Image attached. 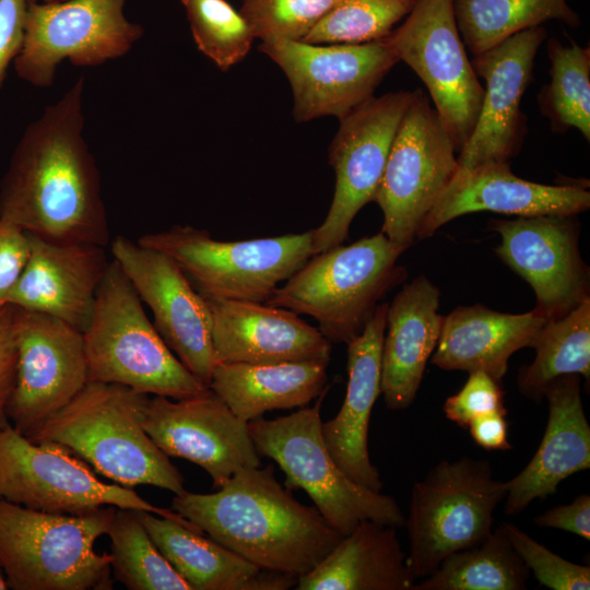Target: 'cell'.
<instances>
[{
  "label": "cell",
  "instance_id": "cell-42",
  "mask_svg": "<svg viewBox=\"0 0 590 590\" xmlns=\"http://www.w3.org/2000/svg\"><path fill=\"white\" fill-rule=\"evenodd\" d=\"M17 350L14 334V307L0 309V426L9 422L7 409L15 384Z\"/></svg>",
  "mask_w": 590,
  "mask_h": 590
},
{
  "label": "cell",
  "instance_id": "cell-43",
  "mask_svg": "<svg viewBox=\"0 0 590 590\" xmlns=\"http://www.w3.org/2000/svg\"><path fill=\"white\" fill-rule=\"evenodd\" d=\"M27 2L28 0H0V84L9 63L22 49Z\"/></svg>",
  "mask_w": 590,
  "mask_h": 590
},
{
  "label": "cell",
  "instance_id": "cell-26",
  "mask_svg": "<svg viewBox=\"0 0 590 590\" xmlns=\"http://www.w3.org/2000/svg\"><path fill=\"white\" fill-rule=\"evenodd\" d=\"M440 291L424 275L405 284L388 305L381 350L380 390L392 411L409 408L437 345Z\"/></svg>",
  "mask_w": 590,
  "mask_h": 590
},
{
  "label": "cell",
  "instance_id": "cell-1",
  "mask_svg": "<svg viewBox=\"0 0 590 590\" xmlns=\"http://www.w3.org/2000/svg\"><path fill=\"white\" fill-rule=\"evenodd\" d=\"M84 79L24 132L0 188V217L55 243L106 247L101 175L83 138Z\"/></svg>",
  "mask_w": 590,
  "mask_h": 590
},
{
  "label": "cell",
  "instance_id": "cell-22",
  "mask_svg": "<svg viewBox=\"0 0 590 590\" xmlns=\"http://www.w3.org/2000/svg\"><path fill=\"white\" fill-rule=\"evenodd\" d=\"M589 206L586 186L538 184L516 176L508 162L486 163L457 170L416 238H428L451 220L479 211L516 216L578 215Z\"/></svg>",
  "mask_w": 590,
  "mask_h": 590
},
{
  "label": "cell",
  "instance_id": "cell-8",
  "mask_svg": "<svg viewBox=\"0 0 590 590\" xmlns=\"http://www.w3.org/2000/svg\"><path fill=\"white\" fill-rule=\"evenodd\" d=\"M507 483L488 460H442L413 484L404 527L408 565L415 580L432 575L450 554L482 542L493 531L494 511Z\"/></svg>",
  "mask_w": 590,
  "mask_h": 590
},
{
  "label": "cell",
  "instance_id": "cell-23",
  "mask_svg": "<svg viewBox=\"0 0 590 590\" xmlns=\"http://www.w3.org/2000/svg\"><path fill=\"white\" fill-rule=\"evenodd\" d=\"M28 236L31 253L9 304L52 316L83 332L110 262L105 247Z\"/></svg>",
  "mask_w": 590,
  "mask_h": 590
},
{
  "label": "cell",
  "instance_id": "cell-15",
  "mask_svg": "<svg viewBox=\"0 0 590 590\" xmlns=\"http://www.w3.org/2000/svg\"><path fill=\"white\" fill-rule=\"evenodd\" d=\"M414 92L370 97L340 120L329 146L335 173L333 199L323 222L311 229L314 255L342 245L359 210L374 201L399 125Z\"/></svg>",
  "mask_w": 590,
  "mask_h": 590
},
{
  "label": "cell",
  "instance_id": "cell-17",
  "mask_svg": "<svg viewBox=\"0 0 590 590\" xmlns=\"http://www.w3.org/2000/svg\"><path fill=\"white\" fill-rule=\"evenodd\" d=\"M577 215L491 219L500 236L495 252L533 290V312L555 320L590 298V272L579 251Z\"/></svg>",
  "mask_w": 590,
  "mask_h": 590
},
{
  "label": "cell",
  "instance_id": "cell-20",
  "mask_svg": "<svg viewBox=\"0 0 590 590\" xmlns=\"http://www.w3.org/2000/svg\"><path fill=\"white\" fill-rule=\"evenodd\" d=\"M545 38L542 26L532 27L473 57L472 67L485 87L474 129L457 156L459 170L508 162L517 154L524 133L520 103Z\"/></svg>",
  "mask_w": 590,
  "mask_h": 590
},
{
  "label": "cell",
  "instance_id": "cell-16",
  "mask_svg": "<svg viewBox=\"0 0 590 590\" xmlns=\"http://www.w3.org/2000/svg\"><path fill=\"white\" fill-rule=\"evenodd\" d=\"M14 307L16 376L7 415L27 436L87 384L83 333L52 316Z\"/></svg>",
  "mask_w": 590,
  "mask_h": 590
},
{
  "label": "cell",
  "instance_id": "cell-28",
  "mask_svg": "<svg viewBox=\"0 0 590 590\" xmlns=\"http://www.w3.org/2000/svg\"><path fill=\"white\" fill-rule=\"evenodd\" d=\"M544 322L533 311L505 314L481 304L460 306L442 318L430 362L445 370H483L500 381L511 355L530 347Z\"/></svg>",
  "mask_w": 590,
  "mask_h": 590
},
{
  "label": "cell",
  "instance_id": "cell-9",
  "mask_svg": "<svg viewBox=\"0 0 590 590\" xmlns=\"http://www.w3.org/2000/svg\"><path fill=\"white\" fill-rule=\"evenodd\" d=\"M138 243L170 257L205 298L267 303L312 255L311 231L223 241L208 231L175 225Z\"/></svg>",
  "mask_w": 590,
  "mask_h": 590
},
{
  "label": "cell",
  "instance_id": "cell-34",
  "mask_svg": "<svg viewBox=\"0 0 590 590\" xmlns=\"http://www.w3.org/2000/svg\"><path fill=\"white\" fill-rule=\"evenodd\" d=\"M110 539L114 579L130 590H191L157 548L134 509L117 508Z\"/></svg>",
  "mask_w": 590,
  "mask_h": 590
},
{
  "label": "cell",
  "instance_id": "cell-35",
  "mask_svg": "<svg viewBox=\"0 0 590 590\" xmlns=\"http://www.w3.org/2000/svg\"><path fill=\"white\" fill-rule=\"evenodd\" d=\"M550 82L539 96L555 131L577 129L590 141V48L547 42Z\"/></svg>",
  "mask_w": 590,
  "mask_h": 590
},
{
  "label": "cell",
  "instance_id": "cell-13",
  "mask_svg": "<svg viewBox=\"0 0 590 590\" xmlns=\"http://www.w3.org/2000/svg\"><path fill=\"white\" fill-rule=\"evenodd\" d=\"M125 0H28L22 49L14 59L20 78L45 87L57 66H98L128 52L143 28L123 15Z\"/></svg>",
  "mask_w": 590,
  "mask_h": 590
},
{
  "label": "cell",
  "instance_id": "cell-44",
  "mask_svg": "<svg viewBox=\"0 0 590 590\" xmlns=\"http://www.w3.org/2000/svg\"><path fill=\"white\" fill-rule=\"evenodd\" d=\"M533 521L538 527L560 529L590 541V495L581 494L570 504L551 508Z\"/></svg>",
  "mask_w": 590,
  "mask_h": 590
},
{
  "label": "cell",
  "instance_id": "cell-39",
  "mask_svg": "<svg viewBox=\"0 0 590 590\" xmlns=\"http://www.w3.org/2000/svg\"><path fill=\"white\" fill-rule=\"evenodd\" d=\"M511 546L541 586L552 590H589V566L553 553L511 522L500 524Z\"/></svg>",
  "mask_w": 590,
  "mask_h": 590
},
{
  "label": "cell",
  "instance_id": "cell-33",
  "mask_svg": "<svg viewBox=\"0 0 590 590\" xmlns=\"http://www.w3.org/2000/svg\"><path fill=\"white\" fill-rule=\"evenodd\" d=\"M453 7L462 42L473 56L551 20L580 24L567 0H453Z\"/></svg>",
  "mask_w": 590,
  "mask_h": 590
},
{
  "label": "cell",
  "instance_id": "cell-45",
  "mask_svg": "<svg viewBox=\"0 0 590 590\" xmlns=\"http://www.w3.org/2000/svg\"><path fill=\"white\" fill-rule=\"evenodd\" d=\"M505 413L493 412L474 417L468 429L480 447L486 450H507L511 448L508 441V422Z\"/></svg>",
  "mask_w": 590,
  "mask_h": 590
},
{
  "label": "cell",
  "instance_id": "cell-6",
  "mask_svg": "<svg viewBox=\"0 0 590 590\" xmlns=\"http://www.w3.org/2000/svg\"><path fill=\"white\" fill-rule=\"evenodd\" d=\"M82 333L88 381L118 384L170 399L198 396L209 389L164 342L114 259Z\"/></svg>",
  "mask_w": 590,
  "mask_h": 590
},
{
  "label": "cell",
  "instance_id": "cell-7",
  "mask_svg": "<svg viewBox=\"0 0 590 590\" xmlns=\"http://www.w3.org/2000/svg\"><path fill=\"white\" fill-rule=\"evenodd\" d=\"M328 389L312 406L273 420L248 422L258 453L276 462L285 475V487L306 492L340 534H349L364 520L404 527L405 516L393 497L353 482L329 453L321 429V406Z\"/></svg>",
  "mask_w": 590,
  "mask_h": 590
},
{
  "label": "cell",
  "instance_id": "cell-46",
  "mask_svg": "<svg viewBox=\"0 0 590 590\" xmlns=\"http://www.w3.org/2000/svg\"><path fill=\"white\" fill-rule=\"evenodd\" d=\"M9 588L3 570L0 566V590H7Z\"/></svg>",
  "mask_w": 590,
  "mask_h": 590
},
{
  "label": "cell",
  "instance_id": "cell-25",
  "mask_svg": "<svg viewBox=\"0 0 590 590\" xmlns=\"http://www.w3.org/2000/svg\"><path fill=\"white\" fill-rule=\"evenodd\" d=\"M548 417L541 444L529 463L506 481L504 512L517 515L533 500L556 493L568 476L590 468V426L579 375H565L545 390Z\"/></svg>",
  "mask_w": 590,
  "mask_h": 590
},
{
  "label": "cell",
  "instance_id": "cell-2",
  "mask_svg": "<svg viewBox=\"0 0 590 590\" xmlns=\"http://www.w3.org/2000/svg\"><path fill=\"white\" fill-rule=\"evenodd\" d=\"M170 509L259 568L296 577L343 536L278 482L272 464L240 469L215 493L175 495Z\"/></svg>",
  "mask_w": 590,
  "mask_h": 590
},
{
  "label": "cell",
  "instance_id": "cell-10",
  "mask_svg": "<svg viewBox=\"0 0 590 590\" xmlns=\"http://www.w3.org/2000/svg\"><path fill=\"white\" fill-rule=\"evenodd\" d=\"M0 499L54 514H85L104 506L144 510L202 532L173 509L152 505L132 488L101 481L66 447L34 442L9 422L0 426Z\"/></svg>",
  "mask_w": 590,
  "mask_h": 590
},
{
  "label": "cell",
  "instance_id": "cell-41",
  "mask_svg": "<svg viewBox=\"0 0 590 590\" xmlns=\"http://www.w3.org/2000/svg\"><path fill=\"white\" fill-rule=\"evenodd\" d=\"M31 239L15 224L0 217V309L9 297L27 263Z\"/></svg>",
  "mask_w": 590,
  "mask_h": 590
},
{
  "label": "cell",
  "instance_id": "cell-21",
  "mask_svg": "<svg viewBox=\"0 0 590 590\" xmlns=\"http://www.w3.org/2000/svg\"><path fill=\"white\" fill-rule=\"evenodd\" d=\"M205 302L216 363L330 362L332 343L286 308L247 300Z\"/></svg>",
  "mask_w": 590,
  "mask_h": 590
},
{
  "label": "cell",
  "instance_id": "cell-18",
  "mask_svg": "<svg viewBox=\"0 0 590 590\" xmlns=\"http://www.w3.org/2000/svg\"><path fill=\"white\" fill-rule=\"evenodd\" d=\"M120 266L153 324L184 366L209 387L216 358L205 298L166 253L117 235L110 243Z\"/></svg>",
  "mask_w": 590,
  "mask_h": 590
},
{
  "label": "cell",
  "instance_id": "cell-5",
  "mask_svg": "<svg viewBox=\"0 0 590 590\" xmlns=\"http://www.w3.org/2000/svg\"><path fill=\"white\" fill-rule=\"evenodd\" d=\"M404 252L381 232L312 255L267 304L314 318L331 343L362 333L380 300L406 278Z\"/></svg>",
  "mask_w": 590,
  "mask_h": 590
},
{
  "label": "cell",
  "instance_id": "cell-11",
  "mask_svg": "<svg viewBox=\"0 0 590 590\" xmlns=\"http://www.w3.org/2000/svg\"><path fill=\"white\" fill-rule=\"evenodd\" d=\"M455 143L427 96L413 98L392 141L374 201L382 211L381 233L406 250L426 215L458 170Z\"/></svg>",
  "mask_w": 590,
  "mask_h": 590
},
{
  "label": "cell",
  "instance_id": "cell-47",
  "mask_svg": "<svg viewBox=\"0 0 590 590\" xmlns=\"http://www.w3.org/2000/svg\"><path fill=\"white\" fill-rule=\"evenodd\" d=\"M33 1H36V2H43V3H52V2H62V1H67V0H33Z\"/></svg>",
  "mask_w": 590,
  "mask_h": 590
},
{
  "label": "cell",
  "instance_id": "cell-38",
  "mask_svg": "<svg viewBox=\"0 0 590 590\" xmlns=\"http://www.w3.org/2000/svg\"><path fill=\"white\" fill-rule=\"evenodd\" d=\"M343 0H244L241 15L262 40H303Z\"/></svg>",
  "mask_w": 590,
  "mask_h": 590
},
{
  "label": "cell",
  "instance_id": "cell-3",
  "mask_svg": "<svg viewBox=\"0 0 590 590\" xmlns=\"http://www.w3.org/2000/svg\"><path fill=\"white\" fill-rule=\"evenodd\" d=\"M149 399L122 385L87 381L26 437L66 447L116 484L152 485L180 495L186 492L181 473L143 427Z\"/></svg>",
  "mask_w": 590,
  "mask_h": 590
},
{
  "label": "cell",
  "instance_id": "cell-14",
  "mask_svg": "<svg viewBox=\"0 0 590 590\" xmlns=\"http://www.w3.org/2000/svg\"><path fill=\"white\" fill-rule=\"evenodd\" d=\"M259 49L285 73L294 95V117L341 120L373 93L399 61L385 38L362 44H310L273 38Z\"/></svg>",
  "mask_w": 590,
  "mask_h": 590
},
{
  "label": "cell",
  "instance_id": "cell-27",
  "mask_svg": "<svg viewBox=\"0 0 590 590\" xmlns=\"http://www.w3.org/2000/svg\"><path fill=\"white\" fill-rule=\"evenodd\" d=\"M135 510V509H134ZM149 535L191 590H286L298 577L264 570L203 532L135 510Z\"/></svg>",
  "mask_w": 590,
  "mask_h": 590
},
{
  "label": "cell",
  "instance_id": "cell-36",
  "mask_svg": "<svg viewBox=\"0 0 590 590\" xmlns=\"http://www.w3.org/2000/svg\"><path fill=\"white\" fill-rule=\"evenodd\" d=\"M416 0H343L306 35L310 44H362L388 36Z\"/></svg>",
  "mask_w": 590,
  "mask_h": 590
},
{
  "label": "cell",
  "instance_id": "cell-31",
  "mask_svg": "<svg viewBox=\"0 0 590 590\" xmlns=\"http://www.w3.org/2000/svg\"><path fill=\"white\" fill-rule=\"evenodd\" d=\"M535 358L518 371L520 393L539 402L556 378L581 375L590 379V298L555 320L545 321L531 346Z\"/></svg>",
  "mask_w": 590,
  "mask_h": 590
},
{
  "label": "cell",
  "instance_id": "cell-24",
  "mask_svg": "<svg viewBox=\"0 0 590 590\" xmlns=\"http://www.w3.org/2000/svg\"><path fill=\"white\" fill-rule=\"evenodd\" d=\"M389 303H380L361 334L347 345L349 380L338 414L322 422L327 449L342 472L356 484L381 492L384 483L368 452L373 408L381 393V350Z\"/></svg>",
  "mask_w": 590,
  "mask_h": 590
},
{
  "label": "cell",
  "instance_id": "cell-12",
  "mask_svg": "<svg viewBox=\"0 0 590 590\" xmlns=\"http://www.w3.org/2000/svg\"><path fill=\"white\" fill-rule=\"evenodd\" d=\"M404 19L385 39L425 84L459 153L476 123L484 87L467 56L453 0H416Z\"/></svg>",
  "mask_w": 590,
  "mask_h": 590
},
{
  "label": "cell",
  "instance_id": "cell-30",
  "mask_svg": "<svg viewBox=\"0 0 590 590\" xmlns=\"http://www.w3.org/2000/svg\"><path fill=\"white\" fill-rule=\"evenodd\" d=\"M322 362L276 364L217 363L209 388L245 422L274 410L308 405L326 388Z\"/></svg>",
  "mask_w": 590,
  "mask_h": 590
},
{
  "label": "cell",
  "instance_id": "cell-32",
  "mask_svg": "<svg viewBox=\"0 0 590 590\" xmlns=\"http://www.w3.org/2000/svg\"><path fill=\"white\" fill-rule=\"evenodd\" d=\"M529 576L499 526L482 542L447 556L412 590H523Z\"/></svg>",
  "mask_w": 590,
  "mask_h": 590
},
{
  "label": "cell",
  "instance_id": "cell-29",
  "mask_svg": "<svg viewBox=\"0 0 590 590\" xmlns=\"http://www.w3.org/2000/svg\"><path fill=\"white\" fill-rule=\"evenodd\" d=\"M396 527L359 522L311 570L296 590H412L416 582Z\"/></svg>",
  "mask_w": 590,
  "mask_h": 590
},
{
  "label": "cell",
  "instance_id": "cell-4",
  "mask_svg": "<svg viewBox=\"0 0 590 590\" xmlns=\"http://www.w3.org/2000/svg\"><path fill=\"white\" fill-rule=\"evenodd\" d=\"M117 507L70 515L0 499V566L14 590L111 589V556L94 544Z\"/></svg>",
  "mask_w": 590,
  "mask_h": 590
},
{
  "label": "cell",
  "instance_id": "cell-19",
  "mask_svg": "<svg viewBox=\"0 0 590 590\" xmlns=\"http://www.w3.org/2000/svg\"><path fill=\"white\" fill-rule=\"evenodd\" d=\"M143 427L165 455L201 467L217 488L240 469L261 465L248 422L210 388L184 399L154 396L146 404Z\"/></svg>",
  "mask_w": 590,
  "mask_h": 590
},
{
  "label": "cell",
  "instance_id": "cell-40",
  "mask_svg": "<svg viewBox=\"0 0 590 590\" xmlns=\"http://www.w3.org/2000/svg\"><path fill=\"white\" fill-rule=\"evenodd\" d=\"M500 381L483 370H473L463 387L444 403L446 417L462 428L480 415L493 412L507 414Z\"/></svg>",
  "mask_w": 590,
  "mask_h": 590
},
{
  "label": "cell",
  "instance_id": "cell-37",
  "mask_svg": "<svg viewBox=\"0 0 590 590\" xmlns=\"http://www.w3.org/2000/svg\"><path fill=\"white\" fill-rule=\"evenodd\" d=\"M199 48L221 70L241 61L256 38L245 17L225 0H181Z\"/></svg>",
  "mask_w": 590,
  "mask_h": 590
}]
</instances>
